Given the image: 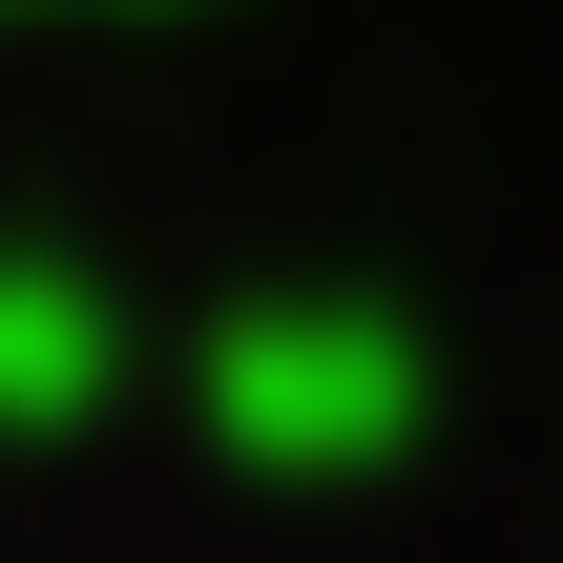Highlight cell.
Returning a JSON list of instances; mask_svg holds the SVG:
<instances>
[{
  "label": "cell",
  "instance_id": "cell-2",
  "mask_svg": "<svg viewBox=\"0 0 563 563\" xmlns=\"http://www.w3.org/2000/svg\"><path fill=\"white\" fill-rule=\"evenodd\" d=\"M84 292H0V397H84Z\"/></svg>",
  "mask_w": 563,
  "mask_h": 563
},
{
  "label": "cell",
  "instance_id": "cell-1",
  "mask_svg": "<svg viewBox=\"0 0 563 563\" xmlns=\"http://www.w3.org/2000/svg\"><path fill=\"white\" fill-rule=\"evenodd\" d=\"M230 418H251L272 460H355V439L397 418V355H376V334H230Z\"/></svg>",
  "mask_w": 563,
  "mask_h": 563
}]
</instances>
